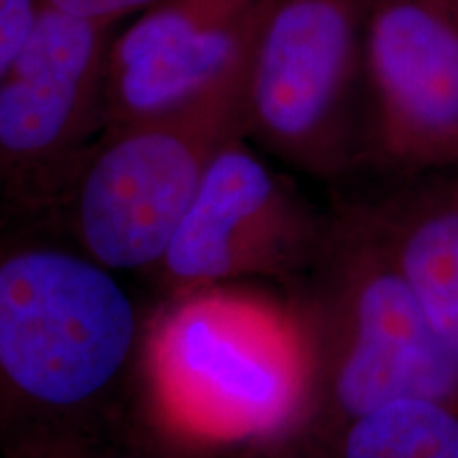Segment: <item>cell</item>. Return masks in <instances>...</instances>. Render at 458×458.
<instances>
[{"mask_svg": "<svg viewBox=\"0 0 458 458\" xmlns=\"http://www.w3.org/2000/svg\"><path fill=\"white\" fill-rule=\"evenodd\" d=\"M134 303L113 270L60 244L41 216L0 219V442L89 408L128 369Z\"/></svg>", "mask_w": 458, "mask_h": 458, "instance_id": "1", "label": "cell"}, {"mask_svg": "<svg viewBox=\"0 0 458 458\" xmlns=\"http://www.w3.org/2000/svg\"><path fill=\"white\" fill-rule=\"evenodd\" d=\"M308 301L306 418L331 439L394 399L458 405V369L422 317L410 284L359 202L327 221Z\"/></svg>", "mask_w": 458, "mask_h": 458, "instance_id": "2", "label": "cell"}, {"mask_svg": "<svg viewBox=\"0 0 458 458\" xmlns=\"http://www.w3.org/2000/svg\"><path fill=\"white\" fill-rule=\"evenodd\" d=\"M246 64L174 111L102 131L54 204L79 249L113 272L156 270L210 164L246 139Z\"/></svg>", "mask_w": 458, "mask_h": 458, "instance_id": "3", "label": "cell"}, {"mask_svg": "<svg viewBox=\"0 0 458 458\" xmlns=\"http://www.w3.org/2000/svg\"><path fill=\"white\" fill-rule=\"evenodd\" d=\"M371 0H266L246 64V139L337 179L363 164Z\"/></svg>", "mask_w": 458, "mask_h": 458, "instance_id": "4", "label": "cell"}, {"mask_svg": "<svg viewBox=\"0 0 458 458\" xmlns=\"http://www.w3.org/2000/svg\"><path fill=\"white\" fill-rule=\"evenodd\" d=\"M182 295L156 342L157 385L172 414L221 437H259L303 420L310 359L300 323L216 286Z\"/></svg>", "mask_w": 458, "mask_h": 458, "instance_id": "5", "label": "cell"}, {"mask_svg": "<svg viewBox=\"0 0 458 458\" xmlns=\"http://www.w3.org/2000/svg\"><path fill=\"white\" fill-rule=\"evenodd\" d=\"M113 30L45 7L0 79V219L47 215L98 140Z\"/></svg>", "mask_w": 458, "mask_h": 458, "instance_id": "6", "label": "cell"}, {"mask_svg": "<svg viewBox=\"0 0 458 458\" xmlns=\"http://www.w3.org/2000/svg\"><path fill=\"white\" fill-rule=\"evenodd\" d=\"M363 164L397 176L458 165V0H371Z\"/></svg>", "mask_w": 458, "mask_h": 458, "instance_id": "7", "label": "cell"}, {"mask_svg": "<svg viewBox=\"0 0 458 458\" xmlns=\"http://www.w3.org/2000/svg\"><path fill=\"white\" fill-rule=\"evenodd\" d=\"M325 232L327 221L238 139L210 164L153 272L179 293L255 274L308 272Z\"/></svg>", "mask_w": 458, "mask_h": 458, "instance_id": "8", "label": "cell"}, {"mask_svg": "<svg viewBox=\"0 0 458 458\" xmlns=\"http://www.w3.org/2000/svg\"><path fill=\"white\" fill-rule=\"evenodd\" d=\"M266 0H157L106 57L102 131L174 111L249 60Z\"/></svg>", "mask_w": 458, "mask_h": 458, "instance_id": "9", "label": "cell"}, {"mask_svg": "<svg viewBox=\"0 0 458 458\" xmlns=\"http://www.w3.org/2000/svg\"><path fill=\"white\" fill-rule=\"evenodd\" d=\"M399 181L391 193L359 206L458 369V174Z\"/></svg>", "mask_w": 458, "mask_h": 458, "instance_id": "10", "label": "cell"}, {"mask_svg": "<svg viewBox=\"0 0 458 458\" xmlns=\"http://www.w3.org/2000/svg\"><path fill=\"white\" fill-rule=\"evenodd\" d=\"M329 442L335 458H458V405L394 399L354 418Z\"/></svg>", "mask_w": 458, "mask_h": 458, "instance_id": "11", "label": "cell"}, {"mask_svg": "<svg viewBox=\"0 0 458 458\" xmlns=\"http://www.w3.org/2000/svg\"><path fill=\"white\" fill-rule=\"evenodd\" d=\"M43 9V0H0V79L24 49Z\"/></svg>", "mask_w": 458, "mask_h": 458, "instance_id": "12", "label": "cell"}, {"mask_svg": "<svg viewBox=\"0 0 458 458\" xmlns=\"http://www.w3.org/2000/svg\"><path fill=\"white\" fill-rule=\"evenodd\" d=\"M153 3L157 0H43L47 9L108 24H117L122 17L151 7Z\"/></svg>", "mask_w": 458, "mask_h": 458, "instance_id": "13", "label": "cell"}, {"mask_svg": "<svg viewBox=\"0 0 458 458\" xmlns=\"http://www.w3.org/2000/svg\"><path fill=\"white\" fill-rule=\"evenodd\" d=\"M7 458H34L30 454H26V452H17V450H7Z\"/></svg>", "mask_w": 458, "mask_h": 458, "instance_id": "14", "label": "cell"}, {"mask_svg": "<svg viewBox=\"0 0 458 458\" xmlns=\"http://www.w3.org/2000/svg\"><path fill=\"white\" fill-rule=\"evenodd\" d=\"M456 174H458V165H456Z\"/></svg>", "mask_w": 458, "mask_h": 458, "instance_id": "15", "label": "cell"}]
</instances>
